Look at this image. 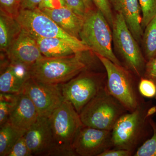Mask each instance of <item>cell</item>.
<instances>
[{"label":"cell","instance_id":"7","mask_svg":"<svg viewBox=\"0 0 156 156\" xmlns=\"http://www.w3.org/2000/svg\"><path fill=\"white\" fill-rule=\"evenodd\" d=\"M147 109L140 105L134 111L126 113L120 117L112 131V147L133 153L149 119L146 117Z\"/></svg>","mask_w":156,"mask_h":156},{"label":"cell","instance_id":"8","mask_svg":"<svg viewBox=\"0 0 156 156\" xmlns=\"http://www.w3.org/2000/svg\"><path fill=\"white\" fill-rule=\"evenodd\" d=\"M112 28L113 41L117 51L128 69L138 76H141L147 63L137 41L122 14L117 13L115 15Z\"/></svg>","mask_w":156,"mask_h":156},{"label":"cell","instance_id":"29","mask_svg":"<svg viewBox=\"0 0 156 156\" xmlns=\"http://www.w3.org/2000/svg\"><path fill=\"white\" fill-rule=\"evenodd\" d=\"M67 5L77 14L84 17L87 10L82 0H65Z\"/></svg>","mask_w":156,"mask_h":156},{"label":"cell","instance_id":"27","mask_svg":"<svg viewBox=\"0 0 156 156\" xmlns=\"http://www.w3.org/2000/svg\"><path fill=\"white\" fill-rule=\"evenodd\" d=\"M138 90L142 96L152 98L156 96V84L149 79L142 78L138 85Z\"/></svg>","mask_w":156,"mask_h":156},{"label":"cell","instance_id":"4","mask_svg":"<svg viewBox=\"0 0 156 156\" xmlns=\"http://www.w3.org/2000/svg\"><path fill=\"white\" fill-rule=\"evenodd\" d=\"M110 27L106 18L98 9L89 10L84 16L80 39L95 54L105 57L115 64L122 66L113 51L112 33Z\"/></svg>","mask_w":156,"mask_h":156},{"label":"cell","instance_id":"28","mask_svg":"<svg viewBox=\"0 0 156 156\" xmlns=\"http://www.w3.org/2000/svg\"><path fill=\"white\" fill-rule=\"evenodd\" d=\"M31 156L32 155L27 146L23 136L14 144L6 156Z\"/></svg>","mask_w":156,"mask_h":156},{"label":"cell","instance_id":"35","mask_svg":"<svg viewBox=\"0 0 156 156\" xmlns=\"http://www.w3.org/2000/svg\"><path fill=\"white\" fill-rule=\"evenodd\" d=\"M156 112V106H153L148 108L146 113V117L149 118Z\"/></svg>","mask_w":156,"mask_h":156},{"label":"cell","instance_id":"33","mask_svg":"<svg viewBox=\"0 0 156 156\" xmlns=\"http://www.w3.org/2000/svg\"><path fill=\"white\" fill-rule=\"evenodd\" d=\"M42 0H21V9L34 10L38 8Z\"/></svg>","mask_w":156,"mask_h":156},{"label":"cell","instance_id":"25","mask_svg":"<svg viewBox=\"0 0 156 156\" xmlns=\"http://www.w3.org/2000/svg\"><path fill=\"white\" fill-rule=\"evenodd\" d=\"M21 0H0V11L16 18L21 9Z\"/></svg>","mask_w":156,"mask_h":156},{"label":"cell","instance_id":"30","mask_svg":"<svg viewBox=\"0 0 156 156\" xmlns=\"http://www.w3.org/2000/svg\"><path fill=\"white\" fill-rule=\"evenodd\" d=\"M65 6H68L65 0H42L38 9H54Z\"/></svg>","mask_w":156,"mask_h":156},{"label":"cell","instance_id":"9","mask_svg":"<svg viewBox=\"0 0 156 156\" xmlns=\"http://www.w3.org/2000/svg\"><path fill=\"white\" fill-rule=\"evenodd\" d=\"M106 83L100 76L87 69L59 86L64 100L70 102L80 114L85 105L105 87Z\"/></svg>","mask_w":156,"mask_h":156},{"label":"cell","instance_id":"24","mask_svg":"<svg viewBox=\"0 0 156 156\" xmlns=\"http://www.w3.org/2000/svg\"><path fill=\"white\" fill-rule=\"evenodd\" d=\"M141 14V26L145 28L154 17L156 16V0H138Z\"/></svg>","mask_w":156,"mask_h":156},{"label":"cell","instance_id":"12","mask_svg":"<svg viewBox=\"0 0 156 156\" xmlns=\"http://www.w3.org/2000/svg\"><path fill=\"white\" fill-rule=\"evenodd\" d=\"M24 137L32 156H53L54 141L49 118L39 116Z\"/></svg>","mask_w":156,"mask_h":156},{"label":"cell","instance_id":"17","mask_svg":"<svg viewBox=\"0 0 156 156\" xmlns=\"http://www.w3.org/2000/svg\"><path fill=\"white\" fill-rule=\"evenodd\" d=\"M40 10L50 17L66 33L80 39V35L83 24L84 17L76 13L68 6L57 9Z\"/></svg>","mask_w":156,"mask_h":156},{"label":"cell","instance_id":"34","mask_svg":"<svg viewBox=\"0 0 156 156\" xmlns=\"http://www.w3.org/2000/svg\"><path fill=\"white\" fill-rule=\"evenodd\" d=\"M82 1L87 9V11L95 9V6L92 0H82Z\"/></svg>","mask_w":156,"mask_h":156},{"label":"cell","instance_id":"3","mask_svg":"<svg viewBox=\"0 0 156 156\" xmlns=\"http://www.w3.org/2000/svg\"><path fill=\"white\" fill-rule=\"evenodd\" d=\"M127 112L105 86L85 105L80 115L84 126L112 131L117 121Z\"/></svg>","mask_w":156,"mask_h":156},{"label":"cell","instance_id":"14","mask_svg":"<svg viewBox=\"0 0 156 156\" xmlns=\"http://www.w3.org/2000/svg\"><path fill=\"white\" fill-rule=\"evenodd\" d=\"M31 67L10 62L8 67L1 72L0 92L11 94L22 92L26 82L31 78Z\"/></svg>","mask_w":156,"mask_h":156},{"label":"cell","instance_id":"23","mask_svg":"<svg viewBox=\"0 0 156 156\" xmlns=\"http://www.w3.org/2000/svg\"><path fill=\"white\" fill-rule=\"evenodd\" d=\"M149 122L153 131V136L137 149L134 156H156V124L151 118Z\"/></svg>","mask_w":156,"mask_h":156},{"label":"cell","instance_id":"6","mask_svg":"<svg viewBox=\"0 0 156 156\" xmlns=\"http://www.w3.org/2000/svg\"><path fill=\"white\" fill-rule=\"evenodd\" d=\"M105 68L107 80L106 88L109 93L128 112L134 111L140 105L131 75L122 66L115 64L105 57L95 54Z\"/></svg>","mask_w":156,"mask_h":156},{"label":"cell","instance_id":"10","mask_svg":"<svg viewBox=\"0 0 156 156\" xmlns=\"http://www.w3.org/2000/svg\"><path fill=\"white\" fill-rule=\"evenodd\" d=\"M23 92L30 98L40 116L49 118L64 101L59 85L42 83L31 78Z\"/></svg>","mask_w":156,"mask_h":156},{"label":"cell","instance_id":"5","mask_svg":"<svg viewBox=\"0 0 156 156\" xmlns=\"http://www.w3.org/2000/svg\"><path fill=\"white\" fill-rule=\"evenodd\" d=\"M16 19L22 28L34 37L57 38L70 45L76 53L91 51L80 39L70 35L38 8L20 9Z\"/></svg>","mask_w":156,"mask_h":156},{"label":"cell","instance_id":"19","mask_svg":"<svg viewBox=\"0 0 156 156\" xmlns=\"http://www.w3.org/2000/svg\"><path fill=\"white\" fill-rule=\"evenodd\" d=\"M34 37L36 40L41 53L45 57H63L76 53L69 44L61 39L57 38Z\"/></svg>","mask_w":156,"mask_h":156},{"label":"cell","instance_id":"21","mask_svg":"<svg viewBox=\"0 0 156 156\" xmlns=\"http://www.w3.org/2000/svg\"><path fill=\"white\" fill-rule=\"evenodd\" d=\"M143 43L146 58L149 61L156 56V16L146 27Z\"/></svg>","mask_w":156,"mask_h":156},{"label":"cell","instance_id":"26","mask_svg":"<svg viewBox=\"0 0 156 156\" xmlns=\"http://www.w3.org/2000/svg\"><path fill=\"white\" fill-rule=\"evenodd\" d=\"M96 9L101 12L111 27H112L114 17L113 15L109 0H92Z\"/></svg>","mask_w":156,"mask_h":156},{"label":"cell","instance_id":"22","mask_svg":"<svg viewBox=\"0 0 156 156\" xmlns=\"http://www.w3.org/2000/svg\"><path fill=\"white\" fill-rule=\"evenodd\" d=\"M18 95L0 93V126L9 121V116L17 101Z\"/></svg>","mask_w":156,"mask_h":156},{"label":"cell","instance_id":"11","mask_svg":"<svg viewBox=\"0 0 156 156\" xmlns=\"http://www.w3.org/2000/svg\"><path fill=\"white\" fill-rule=\"evenodd\" d=\"M112 131L83 126L76 136L73 150L76 156H98L112 147Z\"/></svg>","mask_w":156,"mask_h":156},{"label":"cell","instance_id":"13","mask_svg":"<svg viewBox=\"0 0 156 156\" xmlns=\"http://www.w3.org/2000/svg\"><path fill=\"white\" fill-rule=\"evenodd\" d=\"M5 53L10 62L30 66L44 57L40 51L36 39L23 28Z\"/></svg>","mask_w":156,"mask_h":156},{"label":"cell","instance_id":"32","mask_svg":"<svg viewBox=\"0 0 156 156\" xmlns=\"http://www.w3.org/2000/svg\"><path fill=\"white\" fill-rule=\"evenodd\" d=\"M132 154L131 151L126 150L110 148L101 153L98 156H130Z\"/></svg>","mask_w":156,"mask_h":156},{"label":"cell","instance_id":"2","mask_svg":"<svg viewBox=\"0 0 156 156\" xmlns=\"http://www.w3.org/2000/svg\"><path fill=\"white\" fill-rule=\"evenodd\" d=\"M54 141L53 156H76L73 144L84 126L80 114L65 100L49 118Z\"/></svg>","mask_w":156,"mask_h":156},{"label":"cell","instance_id":"18","mask_svg":"<svg viewBox=\"0 0 156 156\" xmlns=\"http://www.w3.org/2000/svg\"><path fill=\"white\" fill-rule=\"evenodd\" d=\"M22 27L16 18L0 11V50L6 53L11 44L22 30Z\"/></svg>","mask_w":156,"mask_h":156},{"label":"cell","instance_id":"1","mask_svg":"<svg viewBox=\"0 0 156 156\" xmlns=\"http://www.w3.org/2000/svg\"><path fill=\"white\" fill-rule=\"evenodd\" d=\"M48 58L44 57L31 67V78L47 83L60 85L70 80L82 72L88 69L83 53Z\"/></svg>","mask_w":156,"mask_h":156},{"label":"cell","instance_id":"31","mask_svg":"<svg viewBox=\"0 0 156 156\" xmlns=\"http://www.w3.org/2000/svg\"><path fill=\"white\" fill-rule=\"evenodd\" d=\"M144 75L156 84V56L147 62Z\"/></svg>","mask_w":156,"mask_h":156},{"label":"cell","instance_id":"15","mask_svg":"<svg viewBox=\"0 0 156 156\" xmlns=\"http://www.w3.org/2000/svg\"><path fill=\"white\" fill-rule=\"evenodd\" d=\"M39 116L33 102L25 93L22 92L18 94L17 101L8 121L14 127L27 131Z\"/></svg>","mask_w":156,"mask_h":156},{"label":"cell","instance_id":"20","mask_svg":"<svg viewBox=\"0 0 156 156\" xmlns=\"http://www.w3.org/2000/svg\"><path fill=\"white\" fill-rule=\"evenodd\" d=\"M0 126V156H6L26 131L14 127L9 121Z\"/></svg>","mask_w":156,"mask_h":156},{"label":"cell","instance_id":"16","mask_svg":"<svg viewBox=\"0 0 156 156\" xmlns=\"http://www.w3.org/2000/svg\"><path fill=\"white\" fill-rule=\"evenodd\" d=\"M117 13L122 15L131 33L137 42L143 35L142 16L138 0H109Z\"/></svg>","mask_w":156,"mask_h":156}]
</instances>
